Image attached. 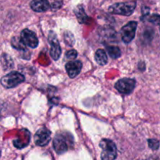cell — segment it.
Masks as SVG:
<instances>
[{
    "label": "cell",
    "instance_id": "cell-2",
    "mask_svg": "<svg viewBox=\"0 0 160 160\" xmlns=\"http://www.w3.org/2000/svg\"><path fill=\"white\" fill-rule=\"evenodd\" d=\"M136 7V3L134 2H119L112 5L109 8V12L112 14L122 16H131L134 12Z\"/></svg>",
    "mask_w": 160,
    "mask_h": 160
},
{
    "label": "cell",
    "instance_id": "cell-13",
    "mask_svg": "<svg viewBox=\"0 0 160 160\" xmlns=\"http://www.w3.org/2000/svg\"><path fill=\"white\" fill-rule=\"evenodd\" d=\"M106 51L112 59H118L121 56V51L120 48L113 45H107L106 46Z\"/></svg>",
    "mask_w": 160,
    "mask_h": 160
},
{
    "label": "cell",
    "instance_id": "cell-3",
    "mask_svg": "<svg viewBox=\"0 0 160 160\" xmlns=\"http://www.w3.org/2000/svg\"><path fill=\"white\" fill-rule=\"evenodd\" d=\"M24 81L25 77L22 73L14 71L2 77L1 80V84L6 88H12L24 82Z\"/></svg>",
    "mask_w": 160,
    "mask_h": 160
},
{
    "label": "cell",
    "instance_id": "cell-4",
    "mask_svg": "<svg viewBox=\"0 0 160 160\" xmlns=\"http://www.w3.org/2000/svg\"><path fill=\"white\" fill-rule=\"evenodd\" d=\"M138 23L136 21H131L122 28L120 34L121 38L124 43L128 44L133 41L135 37L136 29H137Z\"/></svg>",
    "mask_w": 160,
    "mask_h": 160
},
{
    "label": "cell",
    "instance_id": "cell-16",
    "mask_svg": "<svg viewBox=\"0 0 160 160\" xmlns=\"http://www.w3.org/2000/svg\"><path fill=\"white\" fill-rule=\"evenodd\" d=\"M148 20L151 22V23L160 27V15H159V14H152V15L149 16Z\"/></svg>",
    "mask_w": 160,
    "mask_h": 160
},
{
    "label": "cell",
    "instance_id": "cell-15",
    "mask_svg": "<svg viewBox=\"0 0 160 160\" xmlns=\"http://www.w3.org/2000/svg\"><path fill=\"white\" fill-rule=\"evenodd\" d=\"M11 44H12V46L14 48L17 50H23V51H25L26 50V46L24 43L22 41L21 38H13L12 39V42H11Z\"/></svg>",
    "mask_w": 160,
    "mask_h": 160
},
{
    "label": "cell",
    "instance_id": "cell-1",
    "mask_svg": "<svg viewBox=\"0 0 160 160\" xmlns=\"http://www.w3.org/2000/svg\"><path fill=\"white\" fill-rule=\"evenodd\" d=\"M102 148L101 159L104 160L115 159L117 156V148L115 143L109 139H102L99 144Z\"/></svg>",
    "mask_w": 160,
    "mask_h": 160
},
{
    "label": "cell",
    "instance_id": "cell-10",
    "mask_svg": "<svg viewBox=\"0 0 160 160\" xmlns=\"http://www.w3.org/2000/svg\"><path fill=\"white\" fill-rule=\"evenodd\" d=\"M82 63L79 60H71L66 64V70L70 78H73L78 76L81 71Z\"/></svg>",
    "mask_w": 160,
    "mask_h": 160
},
{
    "label": "cell",
    "instance_id": "cell-9",
    "mask_svg": "<svg viewBox=\"0 0 160 160\" xmlns=\"http://www.w3.org/2000/svg\"><path fill=\"white\" fill-rule=\"evenodd\" d=\"M48 41H49V44L51 45L50 55L54 60H58L61 56V48L56 34L52 31L49 33Z\"/></svg>",
    "mask_w": 160,
    "mask_h": 160
},
{
    "label": "cell",
    "instance_id": "cell-12",
    "mask_svg": "<svg viewBox=\"0 0 160 160\" xmlns=\"http://www.w3.org/2000/svg\"><path fill=\"white\" fill-rule=\"evenodd\" d=\"M95 59L96 62L102 66L106 65L108 62L107 55H106V51L103 49H98L95 52Z\"/></svg>",
    "mask_w": 160,
    "mask_h": 160
},
{
    "label": "cell",
    "instance_id": "cell-11",
    "mask_svg": "<svg viewBox=\"0 0 160 160\" xmlns=\"http://www.w3.org/2000/svg\"><path fill=\"white\" fill-rule=\"evenodd\" d=\"M31 7L35 12H42L48 10L50 5L48 0H32L31 2Z\"/></svg>",
    "mask_w": 160,
    "mask_h": 160
},
{
    "label": "cell",
    "instance_id": "cell-5",
    "mask_svg": "<svg viewBox=\"0 0 160 160\" xmlns=\"http://www.w3.org/2000/svg\"><path fill=\"white\" fill-rule=\"evenodd\" d=\"M136 85V81L131 78H123L117 81L115 84V88L123 95L131 93Z\"/></svg>",
    "mask_w": 160,
    "mask_h": 160
},
{
    "label": "cell",
    "instance_id": "cell-18",
    "mask_svg": "<svg viewBox=\"0 0 160 160\" xmlns=\"http://www.w3.org/2000/svg\"><path fill=\"white\" fill-rule=\"evenodd\" d=\"M77 57H78V52L74 49L70 50L66 53V58L70 60H74Z\"/></svg>",
    "mask_w": 160,
    "mask_h": 160
},
{
    "label": "cell",
    "instance_id": "cell-6",
    "mask_svg": "<svg viewBox=\"0 0 160 160\" xmlns=\"http://www.w3.org/2000/svg\"><path fill=\"white\" fill-rule=\"evenodd\" d=\"M69 138L64 134H58L53 139V148L58 154H62L68 150Z\"/></svg>",
    "mask_w": 160,
    "mask_h": 160
},
{
    "label": "cell",
    "instance_id": "cell-14",
    "mask_svg": "<svg viewBox=\"0 0 160 160\" xmlns=\"http://www.w3.org/2000/svg\"><path fill=\"white\" fill-rule=\"evenodd\" d=\"M74 12L78 17V20L81 23H85L88 20V16L86 15L84 9L82 6H78L76 9H74Z\"/></svg>",
    "mask_w": 160,
    "mask_h": 160
},
{
    "label": "cell",
    "instance_id": "cell-7",
    "mask_svg": "<svg viewBox=\"0 0 160 160\" xmlns=\"http://www.w3.org/2000/svg\"><path fill=\"white\" fill-rule=\"evenodd\" d=\"M34 140L38 146H46L51 140V132L45 128H41L34 134Z\"/></svg>",
    "mask_w": 160,
    "mask_h": 160
},
{
    "label": "cell",
    "instance_id": "cell-17",
    "mask_svg": "<svg viewBox=\"0 0 160 160\" xmlns=\"http://www.w3.org/2000/svg\"><path fill=\"white\" fill-rule=\"evenodd\" d=\"M148 146L151 149L157 150L159 148V142L156 139H149L148 141Z\"/></svg>",
    "mask_w": 160,
    "mask_h": 160
},
{
    "label": "cell",
    "instance_id": "cell-8",
    "mask_svg": "<svg viewBox=\"0 0 160 160\" xmlns=\"http://www.w3.org/2000/svg\"><path fill=\"white\" fill-rule=\"evenodd\" d=\"M20 38L23 43L30 48H35L38 45V39L35 33L28 29H24L20 33Z\"/></svg>",
    "mask_w": 160,
    "mask_h": 160
}]
</instances>
